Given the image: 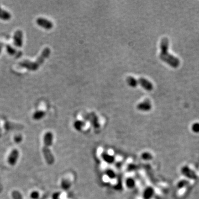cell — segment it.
<instances>
[{
  "label": "cell",
  "instance_id": "cell-8",
  "mask_svg": "<svg viewBox=\"0 0 199 199\" xmlns=\"http://www.w3.org/2000/svg\"><path fill=\"white\" fill-rule=\"evenodd\" d=\"M137 108L140 111H149L152 108V103L149 99H146L137 105Z\"/></svg>",
  "mask_w": 199,
  "mask_h": 199
},
{
  "label": "cell",
  "instance_id": "cell-14",
  "mask_svg": "<svg viewBox=\"0 0 199 199\" xmlns=\"http://www.w3.org/2000/svg\"><path fill=\"white\" fill-rule=\"evenodd\" d=\"M154 194V190L152 188H147L144 192V197L146 199H150Z\"/></svg>",
  "mask_w": 199,
  "mask_h": 199
},
{
  "label": "cell",
  "instance_id": "cell-16",
  "mask_svg": "<svg viewBox=\"0 0 199 199\" xmlns=\"http://www.w3.org/2000/svg\"><path fill=\"white\" fill-rule=\"evenodd\" d=\"M74 127L77 131H80L85 125V122L82 121H76L74 123Z\"/></svg>",
  "mask_w": 199,
  "mask_h": 199
},
{
  "label": "cell",
  "instance_id": "cell-21",
  "mask_svg": "<svg viewBox=\"0 0 199 199\" xmlns=\"http://www.w3.org/2000/svg\"><path fill=\"white\" fill-rule=\"evenodd\" d=\"M31 198L32 199H38L39 198V193L36 191H33L31 194Z\"/></svg>",
  "mask_w": 199,
  "mask_h": 199
},
{
  "label": "cell",
  "instance_id": "cell-1",
  "mask_svg": "<svg viewBox=\"0 0 199 199\" xmlns=\"http://www.w3.org/2000/svg\"><path fill=\"white\" fill-rule=\"evenodd\" d=\"M160 48L161 51L159 55V58L173 68H176L178 67L180 64L179 60L174 56H172L168 51L169 40L168 38H163L162 39Z\"/></svg>",
  "mask_w": 199,
  "mask_h": 199
},
{
  "label": "cell",
  "instance_id": "cell-15",
  "mask_svg": "<svg viewBox=\"0 0 199 199\" xmlns=\"http://www.w3.org/2000/svg\"><path fill=\"white\" fill-rule=\"evenodd\" d=\"M102 158L103 160L108 163H112L114 162V158L113 156L111 155L107 154V153H104L102 154Z\"/></svg>",
  "mask_w": 199,
  "mask_h": 199
},
{
  "label": "cell",
  "instance_id": "cell-20",
  "mask_svg": "<svg viewBox=\"0 0 199 199\" xmlns=\"http://www.w3.org/2000/svg\"><path fill=\"white\" fill-rule=\"evenodd\" d=\"M192 130L195 133H199V123H195L192 126Z\"/></svg>",
  "mask_w": 199,
  "mask_h": 199
},
{
  "label": "cell",
  "instance_id": "cell-10",
  "mask_svg": "<svg viewBox=\"0 0 199 199\" xmlns=\"http://www.w3.org/2000/svg\"><path fill=\"white\" fill-rule=\"evenodd\" d=\"M85 117L86 119H90L93 125L95 127H99V123L98 122V118L95 113L92 112L90 113H88L85 116Z\"/></svg>",
  "mask_w": 199,
  "mask_h": 199
},
{
  "label": "cell",
  "instance_id": "cell-11",
  "mask_svg": "<svg viewBox=\"0 0 199 199\" xmlns=\"http://www.w3.org/2000/svg\"><path fill=\"white\" fill-rule=\"evenodd\" d=\"M11 19V14L6 10L0 7V19L4 21H9Z\"/></svg>",
  "mask_w": 199,
  "mask_h": 199
},
{
  "label": "cell",
  "instance_id": "cell-2",
  "mask_svg": "<svg viewBox=\"0 0 199 199\" xmlns=\"http://www.w3.org/2000/svg\"><path fill=\"white\" fill-rule=\"evenodd\" d=\"M51 53V49L46 47L43 49L41 55L38 57L36 61H31L29 60H23L19 63V66L29 70L36 71L40 67L41 65L44 63L46 58L49 56Z\"/></svg>",
  "mask_w": 199,
  "mask_h": 199
},
{
  "label": "cell",
  "instance_id": "cell-18",
  "mask_svg": "<svg viewBox=\"0 0 199 199\" xmlns=\"http://www.w3.org/2000/svg\"><path fill=\"white\" fill-rule=\"evenodd\" d=\"M126 185L129 188H133L135 185V181L132 178H129L126 180Z\"/></svg>",
  "mask_w": 199,
  "mask_h": 199
},
{
  "label": "cell",
  "instance_id": "cell-4",
  "mask_svg": "<svg viewBox=\"0 0 199 199\" xmlns=\"http://www.w3.org/2000/svg\"><path fill=\"white\" fill-rule=\"evenodd\" d=\"M126 82L127 84L132 88L136 87L138 85H140L144 89L147 91H152L153 90V85L152 83L147 79L144 78H141L136 79L132 76H128L126 78Z\"/></svg>",
  "mask_w": 199,
  "mask_h": 199
},
{
  "label": "cell",
  "instance_id": "cell-12",
  "mask_svg": "<svg viewBox=\"0 0 199 199\" xmlns=\"http://www.w3.org/2000/svg\"><path fill=\"white\" fill-rule=\"evenodd\" d=\"M182 173L185 176H188L189 178L195 179L196 178V175L194 173L191 171L188 167H184L182 169Z\"/></svg>",
  "mask_w": 199,
  "mask_h": 199
},
{
  "label": "cell",
  "instance_id": "cell-23",
  "mask_svg": "<svg viewBox=\"0 0 199 199\" xmlns=\"http://www.w3.org/2000/svg\"><path fill=\"white\" fill-rule=\"evenodd\" d=\"M188 184V181H180L178 183V187H179V188H183L184 186H185V185H187Z\"/></svg>",
  "mask_w": 199,
  "mask_h": 199
},
{
  "label": "cell",
  "instance_id": "cell-22",
  "mask_svg": "<svg viewBox=\"0 0 199 199\" xmlns=\"http://www.w3.org/2000/svg\"><path fill=\"white\" fill-rule=\"evenodd\" d=\"M106 174L107 176H108L109 178H115V176H116V174H115V172L112 171V170H107L106 172Z\"/></svg>",
  "mask_w": 199,
  "mask_h": 199
},
{
  "label": "cell",
  "instance_id": "cell-13",
  "mask_svg": "<svg viewBox=\"0 0 199 199\" xmlns=\"http://www.w3.org/2000/svg\"><path fill=\"white\" fill-rule=\"evenodd\" d=\"M45 115H46V112L44 111H42V110H38L34 113L33 115V118L35 120H40L43 118Z\"/></svg>",
  "mask_w": 199,
  "mask_h": 199
},
{
  "label": "cell",
  "instance_id": "cell-9",
  "mask_svg": "<svg viewBox=\"0 0 199 199\" xmlns=\"http://www.w3.org/2000/svg\"><path fill=\"white\" fill-rule=\"evenodd\" d=\"M6 48L7 53L11 56H16L17 57H19L22 55V53L21 51H17L16 49H14V48H13L9 44H7Z\"/></svg>",
  "mask_w": 199,
  "mask_h": 199
},
{
  "label": "cell",
  "instance_id": "cell-7",
  "mask_svg": "<svg viewBox=\"0 0 199 199\" xmlns=\"http://www.w3.org/2000/svg\"><path fill=\"white\" fill-rule=\"evenodd\" d=\"M19 155V152L17 149H14L11 151L7 158V162L10 165L14 166L18 160Z\"/></svg>",
  "mask_w": 199,
  "mask_h": 199
},
{
  "label": "cell",
  "instance_id": "cell-19",
  "mask_svg": "<svg viewBox=\"0 0 199 199\" xmlns=\"http://www.w3.org/2000/svg\"><path fill=\"white\" fill-rule=\"evenodd\" d=\"M142 158L144 160H151L152 159V155L151 154H150L148 152H144L142 154Z\"/></svg>",
  "mask_w": 199,
  "mask_h": 199
},
{
  "label": "cell",
  "instance_id": "cell-3",
  "mask_svg": "<svg viewBox=\"0 0 199 199\" xmlns=\"http://www.w3.org/2000/svg\"><path fill=\"white\" fill-rule=\"evenodd\" d=\"M53 135L51 132H46L44 136V146L43 148V153L46 163L48 165H52L54 163V157L52 154L50 147L53 143Z\"/></svg>",
  "mask_w": 199,
  "mask_h": 199
},
{
  "label": "cell",
  "instance_id": "cell-6",
  "mask_svg": "<svg viewBox=\"0 0 199 199\" xmlns=\"http://www.w3.org/2000/svg\"><path fill=\"white\" fill-rule=\"evenodd\" d=\"M14 43L17 47H22L23 44V33L21 30H17L14 35Z\"/></svg>",
  "mask_w": 199,
  "mask_h": 199
},
{
  "label": "cell",
  "instance_id": "cell-5",
  "mask_svg": "<svg viewBox=\"0 0 199 199\" xmlns=\"http://www.w3.org/2000/svg\"><path fill=\"white\" fill-rule=\"evenodd\" d=\"M36 22L39 26L47 30L51 29L53 28V26H54V24L51 21L48 19L43 18V17L38 18L36 20Z\"/></svg>",
  "mask_w": 199,
  "mask_h": 199
},
{
  "label": "cell",
  "instance_id": "cell-17",
  "mask_svg": "<svg viewBox=\"0 0 199 199\" xmlns=\"http://www.w3.org/2000/svg\"><path fill=\"white\" fill-rule=\"evenodd\" d=\"M12 197L13 199H23V196L21 193H19V191L14 190L12 193Z\"/></svg>",
  "mask_w": 199,
  "mask_h": 199
},
{
  "label": "cell",
  "instance_id": "cell-24",
  "mask_svg": "<svg viewBox=\"0 0 199 199\" xmlns=\"http://www.w3.org/2000/svg\"><path fill=\"white\" fill-rule=\"evenodd\" d=\"M22 140V137L21 136H16L14 138V141L16 143H20Z\"/></svg>",
  "mask_w": 199,
  "mask_h": 199
},
{
  "label": "cell",
  "instance_id": "cell-25",
  "mask_svg": "<svg viewBox=\"0 0 199 199\" xmlns=\"http://www.w3.org/2000/svg\"><path fill=\"white\" fill-rule=\"evenodd\" d=\"M4 46V43H2V42H0V54H1V51H2V48H3Z\"/></svg>",
  "mask_w": 199,
  "mask_h": 199
}]
</instances>
